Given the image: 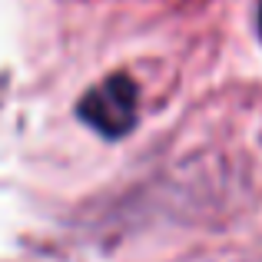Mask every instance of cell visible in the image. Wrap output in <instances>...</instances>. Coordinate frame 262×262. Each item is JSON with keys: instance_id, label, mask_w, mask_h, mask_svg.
<instances>
[{"instance_id": "cell-1", "label": "cell", "mask_w": 262, "mask_h": 262, "mask_svg": "<svg viewBox=\"0 0 262 262\" xmlns=\"http://www.w3.org/2000/svg\"><path fill=\"white\" fill-rule=\"evenodd\" d=\"M136 103H140V90L126 73H113V77L100 80L96 86L86 90V96L80 100L77 113L86 126H93L96 133L116 136L129 133V126L136 123Z\"/></svg>"}, {"instance_id": "cell-2", "label": "cell", "mask_w": 262, "mask_h": 262, "mask_svg": "<svg viewBox=\"0 0 262 262\" xmlns=\"http://www.w3.org/2000/svg\"><path fill=\"white\" fill-rule=\"evenodd\" d=\"M259 30H262V4H259Z\"/></svg>"}]
</instances>
